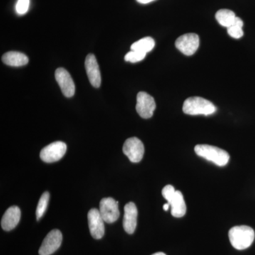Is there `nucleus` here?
Returning a JSON list of instances; mask_svg holds the SVG:
<instances>
[{"instance_id": "obj_1", "label": "nucleus", "mask_w": 255, "mask_h": 255, "mask_svg": "<svg viewBox=\"0 0 255 255\" xmlns=\"http://www.w3.org/2000/svg\"><path fill=\"white\" fill-rule=\"evenodd\" d=\"M230 242L235 249L243 251L250 248L255 241L254 230L250 226H239L233 227L228 233Z\"/></svg>"}, {"instance_id": "obj_2", "label": "nucleus", "mask_w": 255, "mask_h": 255, "mask_svg": "<svg viewBox=\"0 0 255 255\" xmlns=\"http://www.w3.org/2000/svg\"><path fill=\"white\" fill-rule=\"evenodd\" d=\"M217 109L210 101L199 97H189L184 101L183 112L188 115L209 116L214 114Z\"/></svg>"}, {"instance_id": "obj_3", "label": "nucleus", "mask_w": 255, "mask_h": 255, "mask_svg": "<svg viewBox=\"0 0 255 255\" xmlns=\"http://www.w3.org/2000/svg\"><path fill=\"white\" fill-rule=\"evenodd\" d=\"M162 194L171 206V214L175 218H182L187 212V206L182 192L176 190L173 186L163 188Z\"/></svg>"}, {"instance_id": "obj_4", "label": "nucleus", "mask_w": 255, "mask_h": 255, "mask_svg": "<svg viewBox=\"0 0 255 255\" xmlns=\"http://www.w3.org/2000/svg\"><path fill=\"white\" fill-rule=\"evenodd\" d=\"M196 155L210 162H214L219 167H223L228 163L230 155L226 150L216 146L197 145L194 147Z\"/></svg>"}, {"instance_id": "obj_5", "label": "nucleus", "mask_w": 255, "mask_h": 255, "mask_svg": "<svg viewBox=\"0 0 255 255\" xmlns=\"http://www.w3.org/2000/svg\"><path fill=\"white\" fill-rule=\"evenodd\" d=\"M123 152L130 162L137 163L140 162L143 157L145 147L140 139L135 137H130L124 142Z\"/></svg>"}, {"instance_id": "obj_6", "label": "nucleus", "mask_w": 255, "mask_h": 255, "mask_svg": "<svg viewBox=\"0 0 255 255\" xmlns=\"http://www.w3.org/2000/svg\"><path fill=\"white\" fill-rule=\"evenodd\" d=\"M67 145L65 142L56 141L43 147L40 153V157L47 163L57 162L65 155Z\"/></svg>"}, {"instance_id": "obj_7", "label": "nucleus", "mask_w": 255, "mask_h": 255, "mask_svg": "<svg viewBox=\"0 0 255 255\" xmlns=\"http://www.w3.org/2000/svg\"><path fill=\"white\" fill-rule=\"evenodd\" d=\"M175 46L183 54L190 56L199 48V37L196 33H186L177 38Z\"/></svg>"}, {"instance_id": "obj_8", "label": "nucleus", "mask_w": 255, "mask_h": 255, "mask_svg": "<svg viewBox=\"0 0 255 255\" xmlns=\"http://www.w3.org/2000/svg\"><path fill=\"white\" fill-rule=\"evenodd\" d=\"M100 212L105 222L113 223L119 219L120 212L119 210V201L113 198H104L100 201Z\"/></svg>"}, {"instance_id": "obj_9", "label": "nucleus", "mask_w": 255, "mask_h": 255, "mask_svg": "<svg viewBox=\"0 0 255 255\" xmlns=\"http://www.w3.org/2000/svg\"><path fill=\"white\" fill-rule=\"evenodd\" d=\"M156 104L153 97L146 92H140L137 95L136 111L142 119H150L153 116Z\"/></svg>"}, {"instance_id": "obj_10", "label": "nucleus", "mask_w": 255, "mask_h": 255, "mask_svg": "<svg viewBox=\"0 0 255 255\" xmlns=\"http://www.w3.org/2000/svg\"><path fill=\"white\" fill-rule=\"evenodd\" d=\"M89 228L92 237L100 240L105 236V221L101 216L100 210L92 209L87 214Z\"/></svg>"}, {"instance_id": "obj_11", "label": "nucleus", "mask_w": 255, "mask_h": 255, "mask_svg": "<svg viewBox=\"0 0 255 255\" xmlns=\"http://www.w3.org/2000/svg\"><path fill=\"white\" fill-rule=\"evenodd\" d=\"M62 241H63V235L59 230H53L45 238L38 253L40 255L53 254L61 246Z\"/></svg>"}, {"instance_id": "obj_12", "label": "nucleus", "mask_w": 255, "mask_h": 255, "mask_svg": "<svg viewBox=\"0 0 255 255\" xmlns=\"http://www.w3.org/2000/svg\"><path fill=\"white\" fill-rule=\"evenodd\" d=\"M55 77L64 96L68 98L73 97L75 92V85L70 73L65 69L59 68L55 71Z\"/></svg>"}, {"instance_id": "obj_13", "label": "nucleus", "mask_w": 255, "mask_h": 255, "mask_svg": "<svg viewBox=\"0 0 255 255\" xmlns=\"http://www.w3.org/2000/svg\"><path fill=\"white\" fill-rule=\"evenodd\" d=\"M85 69L87 77L90 83L95 88H99L101 85V73L97 60L95 55L89 54L85 60Z\"/></svg>"}, {"instance_id": "obj_14", "label": "nucleus", "mask_w": 255, "mask_h": 255, "mask_svg": "<svg viewBox=\"0 0 255 255\" xmlns=\"http://www.w3.org/2000/svg\"><path fill=\"white\" fill-rule=\"evenodd\" d=\"M137 209L134 203H128L124 207L123 226L126 232L132 234L137 226Z\"/></svg>"}, {"instance_id": "obj_15", "label": "nucleus", "mask_w": 255, "mask_h": 255, "mask_svg": "<svg viewBox=\"0 0 255 255\" xmlns=\"http://www.w3.org/2000/svg\"><path fill=\"white\" fill-rule=\"evenodd\" d=\"M21 219V210L16 206H11L4 213L1 226L5 231H10L16 227Z\"/></svg>"}, {"instance_id": "obj_16", "label": "nucleus", "mask_w": 255, "mask_h": 255, "mask_svg": "<svg viewBox=\"0 0 255 255\" xmlns=\"http://www.w3.org/2000/svg\"><path fill=\"white\" fill-rule=\"evenodd\" d=\"M3 63L9 66L20 67L27 65L28 58L26 55L20 52L10 51L3 55Z\"/></svg>"}, {"instance_id": "obj_17", "label": "nucleus", "mask_w": 255, "mask_h": 255, "mask_svg": "<svg viewBox=\"0 0 255 255\" xmlns=\"http://www.w3.org/2000/svg\"><path fill=\"white\" fill-rule=\"evenodd\" d=\"M236 17L237 16L236 14L229 9H220L216 14V20L223 27L228 28L231 26L234 23Z\"/></svg>"}, {"instance_id": "obj_18", "label": "nucleus", "mask_w": 255, "mask_h": 255, "mask_svg": "<svg viewBox=\"0 0 255 255\" xmlns=\"http://www.w3.org/2000/svg\"><path fill=\"white\" fill-rule=\"evenodd\" d=\"M155 46V42L153 38L151 37H145V38H141L139 41L132 43L130 46V49L137 50V51L142 52V53L147 54V53L153 49Z\"/></svg>"}, {"instance_id": "obj_19", "label": "nucleus", "mask_w": 255, "mask_h": 255, "mask_svg": "<svg viewBox=\"0 0 255 255\" xmlns=\"http://www.w3.org/2000/svg\"><path fill=\"white\" fill-rule=\"evenodd\" d=\"M243 21L241 18L236 17L234 23L231 26L227 28L228 33L230 36L233 38L238 39L241 38L244 35V32L243 30Z\"/></svg>"}, {"instance_id": "obj_20", "label": "nucleus", "mask_w": 255, "mask_h": 255, "mask_svg": "<svg viewBox=\"0 0 255 255\" xmlns=\"http://www.w3.org/2000/svg\"><path fill=\"white\" fill-rule=\"evenodd\" d=\"M50 194L46 191L42 194L40 200L38 201V206L36 209V219L39 221L43 217L49 202Z\"/></svg>"}, {"instance_id": "obj_21", "label": "nucleus", "mask_w": 255, "mask_h": 255, "mask_svg": "<svg viewBox=\"0 0 255 255\" xmlns=\"http://www.w3.org/2000/svg\"><path fill=\"white\" fill-rule=\"evenodd\" d=\"M146 53L142 52L137 51V50H130V52L125 55L126 61L130 62V63H137V62L141 61L145 58Z\"/></svg>"}, {"instance_id": "obj_22", "label": "nucleus", "mask_w": 255, "mask_h": 255, "mask_svg": "<svg viewBox=\"0 0 255 255\" xmlns=\"http://www.w3.org/2000/svg\"><path fill=\"white\" fill-rule=\"evenodd\" d=\"M30 0H18L16 4V11L18 14L23 15L27 12L29 8Z\"/></svg>"}, {"instance_id": "obj_23", "label": "nucleus", "mask_w": 255, "mask_h": 255, "mask_svg": "<svg viewBox=\"0 0 255 255\" xmlns=\"http://www.w3.org/2000/svg\"><path fill=\"white\" fill-rule=\"evenodd\" d=\"M137 2L140 3V4H148V3L152 2V1H155V0H136Z\"/></svg>"}, {"instance_id": "obj_24", "label": "nucleus", "mask_w": 255, "mask_h": 255, "mask_svg": "<svg viewBox=\"0 0 255 255\" xmlns=\"http://www.w3.org/2000/svg\"><path fill=\"white\" fill-rule=\"evenodd\" d=\"M169 206H170V205H169L168 203H167V204H164L163 209H164V211H168Z\"/></svg>"}, {"instance_id": "obj_25", "label": "nucleus", "mask_w": 255, "mask_h": 255, "mask_svg": "<svg viewBox=\"0 0 255 255\" xmlns=\"http://www.w3.org/2000/svg\"><path fill=\"white\" fill-rule=\"evenodd\" d=\"M152 255H166L163 253H155V254Z\"/></svg>"}]
</instances>
